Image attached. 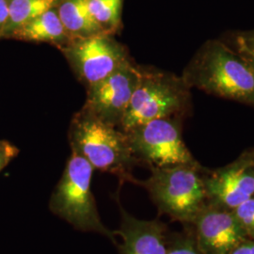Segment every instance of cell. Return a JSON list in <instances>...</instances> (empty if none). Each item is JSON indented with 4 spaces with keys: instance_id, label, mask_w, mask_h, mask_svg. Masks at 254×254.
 <instances>
[{
    "instance_id": "cell-1",
    "label": "cell",
    "mask_w": 254,
    "mask_h": 254,
    "mask_svg": "<svg viewBox=\"0 0 254 254\" xmlns=\"http://www.w3.org/2000/svg\"><path fill=\"white\" fill-rule=\"evenodd\" d=\"M181 76L190 89L254 108V67L221 41L204 43Z\"/></svg>"
},
{
    "instance_id": "cell-2",
    "label": "cell",
    "mask_w": 254,
    "mask_h": 254,
    "mask_svg": "<svg viewBox=\"0 0 254 254\" xmlns=\"http://www.w3.org/2000/svg\"><path fill=\"white\" fill-rule=\"evenodd\" d=\"M72 152L91 164L93 170L114 174L121 181L137 183L132 175L138 163L126 132L81 109L69 129Z\"/></svg>"
},
{
    "instance_id": "cell-3",
    "label": "cell",
    "mask_w": 254,
    "mask_h": 254,
    "mask_svg": "<svg viewBox=\"0 0 254 254\" xmlns=\"http://www.w3.org/2000/svg\"><path fill=\"white\" fill-rule=\"evenodd\" d=\"M151 176L138 182L160 213L183 223H193L207 204L202 168L199 163L152 168Z\"/></svg>"
},
{
    "instance_id": "cell-4",
    "label": "cell",
    "mask_w": 254,
    "mask_h": 254,
    "mask_svg": "<svg viewBox=\"0 0 254 254\" xmlns=\"http://www.w3.org/2000/svg\"><path fill=\"white\" fill-rule=\"evenodd\" d=\"M140 79L120 129H129L154 119L183 117L190 106V88L174 73L140 66Z\"/></svg>"
},
{
    "instance_id": "cell-5",
    "label": "cell",
    "mask_w": 254,
    "mask_h": 254,
    "mask_svg": "<svg viewBox=\"0 0 254 254\" xmlns=\"http://www.w3.org/2000/svg\"><path fill=\"white\" fill-rule=\"evenodd\" d=\"M92 172L91 164L72 152L50 199L49 208L77 230L99 233L115 242L114 234L101 220L91 193Z\"/></svg>"
},
{
    "instance_id": "cell-6",
    "label": "cell",
    "mask_w": 254,
    "mask_h": 254,
    "mask_svg": "<svg viewBox=\"0 0 254 254\" xmlns=\"http://www.w3.org/2000/svg\"><path fill=\"white\" fill-rule=\"evenodd\" d=\"M136 160L152 168L197 164L182 137V117L154 119L126 132Z\"/></svg>"
},
{
    "instance_id": "cell-7",
    "label": "cell",
    "mask_w": 254,
    "mask_h": 254,
    "mask_svg": "<svg viewBox=\"0 0 254 254\" xmlns=\"http://www.w3.org/2000/svg\"><path fill=\"white\" fill-rule=\"evenodd\" d=\"M60 50L86 88L105 79L132 60L127 46L108 34L73 39Z\"/></svg>"
},
{
    "instance_id": "cell-8",
    "label": "cell",
    "mask_w": 254,
    "mask_h": 254,
    "mask_svg": "<svg viewBox=\"0 0 254 254\" xmlns=\"http://www.w3.org/2000/svg\"><path fill=\"white\" fill-rule=\"evenodd\" d=\"M140 66L130 60L105 79L87 87L82 109L112 126L120 127L140 79Z\"/></svg>"
},
{
    "instance_id": "cell-9",
    "label": "cell",
    "mask_w": 254,
    "mask_h": 254,
    "mask_svg": "<svg viewBox=\"0 0 254 254\" xmlns=\"http://www.w3.org/2000/svg\"><path fill=\"white\" fill-rule=\"evenodd\" d=\"M207 203L234 210L254 196V151L203 175Z\"/></svg>"
},
{
    "instance_id": "cell-10",
    "label": "cell",
    "mask_w": 254,
    "mask_h": 254,
    "mask_svg": "<svg viewBox=\"0 0 254 254\" xmlns=\"http://www.w3.org/2000/svg\"><path fill=\"white\" fill-rule=\"evenodd\" d=\"M195 241L203 254H230L248 238L231 210L207 203L193 221Z\"/></svg>"
},
{
    "instance_id": "cell-11",
    "label": "cell",
    "mask_w": 254,
    "mask_h": 254,
    "mask_svg": "<svg viewBox=\"0 0 254 254\" xmlns=\"http://www.w3.org/2000/svg\"><path fill=\"white\" fill-rule=\"evenodd\" d=\"M122 224L117 235L122 237V254H167V229L158 220H141L121 207Z\"/></svg>"
},
{
    "instance_id": "cell-12",
    "label": "cell",
    "mask_w": 254,
    "mask_h": 254,
    "mask_svg": "<svg viewBox=\"0 0 254 254\" xmlns=\"http://www.w3.org/2000/svg\"><path fill=\"white\" fill-rule=\"evenodd\" d=\"M10 37L26 42L50 44L59 49L72 40L60 18L57 7L19 27Z\"/></svg>"
},
{
    "instance_id": "cell-13",
    "label": "cell",
    "mask_w": 254,
    "mask_h": 254,
    "mask_svg": "<svg viewBox=\"0 0 254 254\" xmlns=\"http://www.w3.org/2000/svg\"><path fill=\"white\" fill-rule=\"evenodd\" d=\"M57 9L72 40L104 34L91 16L87 0H60Z\"/></svg>"
},
{
    "instance_id": "cell-14",
    "label": "cell",
    "mask_w": 254,
    "mask_h": 254,
    "mask_svg": "<svg viewBox=\"0 0 254 254\" xmlns=\"http://www.w3.org/2000/svg\"><path fill=\"white\" fill-rule=\"evenodd\" d=\"M59 2L60 0H9V19L2 37L11 36L19 27L57 7Z\"/></svg>"
},
{
    "instance_id": "cell-15",
    "label": "cell",
    "mask_w": 254,
    "mask_h": 254,
    "mask_svg": "<svg viewBox=\"0 0 254 254\" xmlns=\"http://www.w3.org/2000/svg\"><path fill=\"white\" fill-rule=\"evenodd\" d=\"M91 16L104 34L114 35L122 27L124 0H87Z\"/></svg>"
},
{
    "instance_id": "cell-16",
    "label": "cell",
    "mask_w": 254,
    "mask_h": 254,
    "mask_svg": "<svg viewBox=\"0 0 254 254\" xmlns=\"http://www.w3.org/2000/svg\"><path fill=\"white\" fill-rule=\"evenodd\" d=\"M236 220L250 239H254V196L232 210Z\"/></svg>"
},
{
    "instance_id": "cell-17",
    "label": "cell",
    "mask_w": 254,
    "mask_h": 254,
    "mask_svg": "<svg viewBox=\"0 0 254 254\" xmlns=\"http://www.w3.org/2000/svg\"><path fill=\"white\" fill-rule=\"evenodd\" d=\"M167 254H203L198 248L194 236H178L169 242Z\"/></svg>"
},
{
    "instance_id": "cell-18",
    "label": "cell",
    "mask_w": 254,
    "mask_h": 254,
    "mask_svg": "<svg viewBox=\"0 0 254 254\" xmlns=\"http://www.w3.org/2000/svg\"><path fill=\"white\" fill-rule=\"evenodd\" d=\"M237 52L247 60L254 62V29L239 32L236 35Z\"/></svg>"
},
{
    "instance_id": "cell-19",
    "label": "cell",
    "mask_w": 254,
    "mask_h": 254,
    "mask_svg": "<svg viewBox=\"0 0 254 254\" xmlns=\"http://www.w3.org/2000/svg\"><path fill=\"white\" fill-rule=\"evenodd\" d=\"M19 154V149L7 140H0V172Z\"/></svg>"
},
{
    "instance_id": "cell-20",
    "label": "cell",
    "mask_w": 254,
    "mask_h": 254,
    "mask_svg": "<svg viewBox=\"0 0 254 254\" xmlns=\"http://www.w3.org/2000/svg\"><path fill=\"white\" fill-rule=\"evenodd\" d=\"M230 254H254V239L247 238L236 246Z\"/></svg>"
},
{
    "instance_id": "cell-21",
    "label": "cell",
    "mask_w": 254,
    "mask_h": 254,
    "mask_svg": "<svg viewBox=\"0 0 254 254\" xmlns=\"http://www.w3.org/2000/svg\"><path fill=\"white\" fill-rule=\"evenodd\" d=\"M9 0H0V37H2L4 28L9 19Z\"/></svg>"
},
{
    "instance_id": "cell-22",
    "label": "cell",
    "mask_w": 254,
    "mask_h": 254,
    "mask_svg": "<svg viewBox=\"0 0 254 254\" xmlns=\"http://www.w3.org/2000/svg\"><path fill=\"white\" fill-rule=\"evenodd\" d=\"M248 61H249V60H248ZM249 62H250V63L252 64V65H253V66L254 67V62H253V61H249Z\"/></svg>"
}]
</instances>
